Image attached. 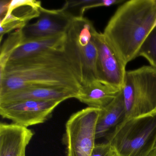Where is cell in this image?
<instances>
[{"mask_svg": "<svg viewBox=\"0 0 156 156\" xmlns=\"http://www.w3.org/2000/svg\"><path fill=\"white\" fill-rule=\"evenodd\" d=\"M83 85L80 58L67 35L62 46L9 61L0 72V96L36 87L65 88L78 93Z\"/></svg>", "mask_w": 156, "mask_h": 156, "instance_id": "cell-1", "label": "cell"}, {"mask_svg": "<svg viewBox=\"0 0 156 156\" xmlns=\"http://www.w3.org/2000/svg\"><path fill=\"white\" fill-rule=\"evenodd\" d=\"M156 25V0H130L117 9L103 34L127 65L137 57L143 43Z\"/></svg>", "mask_w": 156, "mask_h": 156, "instance_id": "cell-2", "label": "cell"}, {"mask_svg": "<svg viewBox=\"0 0 156 156\" xmlns=\"http://www.w3.org/2000/svg\"><path fill=\"white\" fill-rule=\"evenodd\" d=\"M106 137L117 156H148L156 145V110L124 119Z\"/></svg>", "mask_w": 156, "mask_h": 156, "instance_id": "cell-3", "label": "cell"}, {"mask_svg": "<svg viewBox=\"0 0 156 156\" xmlns=\"http://www.w3.org/2000/svg\"><path fill=\"white\" fill-rule=\"evenodd\" d=\"M125 119L139 116L156 109V68L145 66L126 71L122 89Z\"/></svg>", "mask_w": 156, "mask_h": 156, "instance_id": "cell-4", "label": "cell"}, {"mask_svg": "<svg viewBox=\"0 0 156 156\" xmlns=\"http://www.w3.org/2000/svg\"><path fill=\"white\" fill-rule=\"evenodd\" d=\"M100 111L88 107L70 117L66 125L67 156H90L95 145Z\"/></svg>", "mask_w": 156, "mask_h": 156, "instance_id": "cell-5", "label": "cell"}, {"mask_svg": "<svg viewBox=\"0 0 156 156\" xmlns=\"http://www.w3.org/2000/svg\"><path fill=\"white\" fill-rule=\"evenodd\" d=\"M95 30L91 21L84 17L74 18L66 32L80 58L83 85L98 79V51L93 38Z\"/></svg>", "mask_w": 156, "mask_h": 156, "instance_id": "cell-6", "label": "cell"}, {"mask_svg": "<svg viewBox=\"0 0 156 156\" xmlns=\"http://www.w3.org/2000/svg\"><path fill=\"white\" fill-rule=\"evenodd\" d=\"M62 102L26 100L0 104V114L2 118L11 120L14 124L28 128L45 122Z\"/></svg>", "mask_w": 156, "mask_h": 156, "instance_id": "cell-7", "label": "cell"}, {"mask_svg": "<svg viewBox=\"0 0 156 156\" xmlns=\"http://www.w3.org/2000/svg\"><path fill=\"white\" fill-rule=\"evenodd\" d=\"M93 38L98 51V80L122 90L126 66L106 41L103 33L98 32L95 29L93 33Z\"/></svg>", "mask_w": 156, "mask_h": 156, "instance_id": "cell-8", "label": "cell"}, {"mask_svg": "<svg viewBox=\"0 0 156 156\" xmlns=\"http://www.w3.org/2000/svg\"><path fill=\"white\" fill-rule=\"evenodd\" d=\"M73 19L62 8L50 10L41 7L37 21L22 29L24 40L66 33Z\"/></svg>", "mask_w": 156, "mask_h": 156, "instance_id": "cell-9", "label": "cell"}, {"mask_svg": "<svg viewBox=\"0 0 156 156\" xmlns=\"http://www.w3.org/2000/svg\"><path fill=\"white\" fill-rule=\"evenodd\" d=\"M41 2L35 0H12L9 11L0 19V41L3 36L13 30L23 29L28 22L40 15Z\"/></svg>", "mask_w": 156, "mask_h": 156, "instance_id": "cell-10", "label": "cell"}, {"mask_svg": "<svg viewBox=\"0 0 156 156\" xmlns=\"http://www.w3.org/2000/svg\"><path fill=\"white\" fill-rule=\"evenodd\" d=\"M34 133L17 124H0V156H26V149Z\"/></svg>", "mask_w": 156, "mask_h": 156, "instance_id": "cell-11", "label": "cell"}, {"mask_svg": "<svg viewBox=\"0 0 156 156\" xmlns=\"http://www.w3.org/2000/svg\"><path fill=\"white\" fill-rule=\"evenodd\" d=\"M77 92L70 89L49 87H30L18 89L0 96V104L26 100L60 101L75 98Z\"/></svg>", "mask_w": 156, "mask_h": 156, "instance_id": "cell-12", "label": "cell"}, {"mask_svg": "<svg viewBox=\"0 0 156 156\" xmlns=\"http://www.w3.org/2000/svg\"><path fill=\"white\" fill-rule=\"evenodd\" d=\"M120 90L96 79L83 86L75 98L88 107L103 109L115 98Z\"/></svg>", "mask_w": 156, "mask_h": 156, "instance_id": "cell-13", "label": "cell"}, {"mask_svg": "<svg viewBox=\"0 0 156 156\" xmlns=\"http://www.w3.org/2000/svg\"><path fill=\"white\" fill-rule=\"evenodd\" d=\"M126 108L122 90L106 107L101 109L97 125L96 138L106 137L110 130L123 121Z\"/></svg>", "mask_w": 156, "mask_h": 156, "instance_id": "cell-14", "label": "cell"}, {"mask_svg": "<svg viewBox=\"0 0 156 156\" xmlns=\"http://www.w3.org/2000/svg\"><path fill=\"white\" fill-rule=\"evenodd\" d=\"M66 40V32L24 40L11 55L9 61L25 58L47 49L57 48L64 44Z\"/></svg>", "mask_w": 156, "mask_h": 156, "instance_id": "cell-15", "label": "cell"}, {"mask_svg": "<svg viewBox=\"0 0 156 156\" xmlns=\"http://www.w3.org/2000/svg\"><path fill=\"white\" fill-rule=\"evenodd\" d=\"M24 40L22 29L17 30L10 34L1 48L0 72L3 71L11 55L22 44Z\"/></svg>", "mask_w": 156, "mask_h": 156, "instance_id": "cell-16", "label": "cell"}, {"mask_svg": "<svg viewBox=\"0 0 156 156\" xmlns=\"http://www.w3.org/2000/svg\"><path fill=\"white\" fill-rule=\"evenodd\" d=\"M147 60L151 66L156 68V25L149 34L140 47L137 57Z\"/></svg>", "mask_w": 156, "mask_h": 156, "instance_id": "cell-17", "label": "cell"}, {"mask_svg": "<svg viewBox=\"0 0 156 156\" xmlns=\"http://www.w3.org/2000/svg\"><path fill=\"white\" fill-rule=\"evenodd\" d=\"M90 156H117L113 147L108 141L95 144Z\"/></svg>", "mask_w": 156, "mask_h": 156, "instance_id": "cell-18", "label": "cell"}, {"mask_svg": "<svg viewBox=\"0 0 156 156\" xmlns=\"http://www.w3.org/2000/svg\"><path fill=\"white\" fill-rule=\"evenodd\" d=\"M11 1L1 0L0 2V19L3 18L9 11V7Z\"/></svg>", "mask_w": 156, "mask_h": 156, "instance_id": "cell-19", "label": "cell"}, {"mask_svg": "<svg viewBox=\"0 0 156 156\" xmlns=\"http://www.w3.org/2000/svg\"><path fill=\"white\" fill-rule=\"evenodd\" d=\"M148 156H156V148H154Z\"/></svg>", "mask_w": 156, "mask_h": 156, "instance_id": "cell-20", "label": "cell"}, {"mask_svg": "<svg viewBox=\"0 0 156 156\" xmlns=\"http://www.w3.org/2000/svg\"><path fill=\"white\" fill-rule=\"evenodd\" d=\"M156 148V146H155V148Z\"/></svg>", "mask_w": 156, "mask_h": 156, "instance_id": "cell-21", "label": "cell"}, {"mask_svg": "<svg viewBox=\"0 0 156 156\" xmlns=\"http://www.w3.org/2000/svg\"><path fill=\"white\" fill-rule=\"evenodd\" d=\"M155 110H156V109H155Z\"/></svg>", "mask_w": 156, "mask_h": 156, "instance_id": "cell-22", "label": "cell"}]
</instances>
